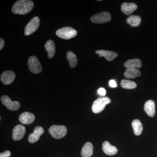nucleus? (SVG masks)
Wrapping results in <instances>:
<instances>
[{"label": "nucleus", "mask_w": 157, "mask_h": 157, "mask_svg": "<svg viewBox=\"0 0 157 157\" xmlns=\"http://www.w3.org/2000/svg\"><path fill=\"white\" fill-rule=\"evenodd\" d=\"M67 127L63 125H54L50 127L48 132L53 138L56 139H61L66 136L67 133Z\"/></svg>", "instance_id": "nucleus-3"}, {"label": "nucleus", "mask_w": 157, "mask_h": 157, "mask_svg": "<svg viewBox=\"0 0 157 157\" xmlns=\"http://www.w3.org/2000/svg\"><path fill=\"white\" fill-rule=\"evenodd\" d=\"M44 130L42 127L36 126L34 129V132L29 135L28 140L31 143L37 142L39 140L40 136L44 133Z\"/></svg>", "instance_id": "nucleus-10"}, {"label": "nucleus", "mask_w": 157, "mask_h": 157, "mask_svg": "<svg viewBox=\"0 0 157 157\" xmlns=\"http://www.w3.org/2000/svg\"><path fill=\"white\" fill-rule=\"evenodd\" d=\"M35 120V115L33 113L28 112L23 113L19 116L20 122L25 124H32Z\"/></svg>", "instance_id": "nucleus-13"}, {"label": "nucleus", "mask_w": 157, "mask_h": 157, "mask_svg": "<svg viewBox=\"0 0 157 157\" xmlns=\"http://www.w3.org/2000/svg\"><path fill=\"white\" fill-rule=\"evenodd\" d=\"M137 6L136 4L134 3H123L121 6V10L123 13L126 15H130L134 11L137 10Z\"/></svg>", "instance_id": "nucleus-14"}, {"label": "nucleus", "mask_w": 157, "mask_h": 157, "mask_svg": "<svg viewBox=\"0 0 157 157\" xmlns=\"http://www.w3.org/2000/svg\"><path fill=\"white\" fill-rule=\"evenodd\" d=\"M11 155V152L9 151H6L4 152L1 153L0 157H9Z\"/></svg>", "instance_id": "nucleus-26"}, {"label": "nucleus", "mask_w": 157, "mask_h": 157, "mask_svg": "<svg viewBox=\"0 0 157 157\" xmlns=\"http://www.w3.org/2000/svg\"><path fill=\"white\" fill-rule=\"evenodd\" d=\"M67 58L69 61L70 67L71 68H75L77 64V59L76 55L73 52L69 51L67 53Z\"/></svg>", "instance_id": "nucleus-23"}, {"label": "nucleus", "mask_w": 157, "mask_h": 157, "mask_svg": "<svg viewBox=\"0 0 157 157\" xmlns=\"http://www.w3.org/2000/svg\"><path fill=\"white\" fill-rule=\"evenodd\" d=\"M102 149L104 152L108 155H113L117 153V149L113 146L108 141H105L102 144Z\"/></svg>", "instance_id": "nucleus-15"}, {"label": "nucleus", "mask_w": 157, "mask_h": 157, "mask_svg": "<svg viewBox=\"0 0 157 157\" xmlns=\"http://www.w3.org/2000/svg\"><path fill=\"white\" fill-rule=\"evenodd\" d=\"M25 127L22 125H17L13 129L12 138L16 141L21 140L25 135Z\"/></svg>", "instance_id": "nucleus-9"}, {"label": "nucleus", "mask_w": 157, "mask_h": 157, "mask_svg": "<svg viewBox=\"0 0 157 157\" xmlns=\"http://www.w3.org/2000/svg\"><path fill=\"white\" fill-rule=\"evenodd\" d=\"M109 86L112 88H115L117 87V84L116 82L114 79H111L109 81Z\"/></svg>", "instance_id": "nucleus-27"}, {"label": "nucleus", "mask_w": 157, "mask_h": 157, "mask_svg": "<svg viewBox=\"0 0 157 157\" xmlns=\"http://www.w3.org/2000/svg\"><path fill=\"white\" fill-rule=\"evenodd\" d=\"M111 102L110 98L107 97H101L94 101L92 107L93 112L98 113L103 111L107 104Z\"/></svg>", "instance_id": "nucleus-2"}, {"label": "nucleus", "mask_w": 157, "mask_h": 157, "mask_svg": "<svg viewBox=\"0 0 157 157\" xmlns=\"http://www.w3.org/2000/svg\"><path fill=\"white\" fill-rule=\"evenodd\" d=\"M93 145L90 142L85 144L82 149L81 155L82 157H90L92 155L93 153Z\"/></svg>", "instance_id": "nucleus-17"}, {"label": "nucleus", "mask_w": 157, "mask_h": 157, "mask_svg": "<svg viewBox=\"0 0 157 157\" xmlns=\"http://www.w3.org/2000/svg\"><path fill=\"white\" fill-rule=\"evenodd\" d=\"M1 100L2 104L10 110L15 111L19 109L20 107V104L18 101H11L8 96H3Z\"/></svg>", "instance_id": "nucleus-8"}, {"label": "nucleus", "mask_w": 157, "mask_h": 157, "mask_svg": "<svg viewBox=\"0 0 157 157\" xmlns=\"http://www.w3.org/2000/svg\"><path fill=\"white\" fill-rule=\"evenodd\" d=\"M144 110L149 116L150 117H154L155 113L154 101L152 100H148L144 104Z\"/></svg>", "instance_id": "nucleus-16"}, {"label": "nucleus", "mask_w": 157, "mask_h": 157, "mask_svg": "<svg viewBox=\"0 0 157 157\" xmlns=\"http://www.w3.org/2000/svg\"><path fill=\"white\" fill-rule=\"evenodd\" d=\"M132 127L134 134L136 135H140L143 131V125L139 120L135 119L132 122Z\"/></svg>", "instance_id": "nucleus-21"}, {"label": "nucleus", "mask_w": 157, "mask_h": 157, "mask_svg": "<svg viewBox=\"0 0 157 157\" xmlns=\"http://www.w3.org/2000/svg\"><path fill=\"white\" fill-rule=\"evenodd\" d=\"M127 22L132 27L138 26L141 22V18L138 15H132L127 18Z\"/></svg>", "instance_id": "nucleus-22"}, {"label": "nucleus", "mask_w": 157, "mask_h": 157, "mask_svg": "<svg viewBox=\"0 0 157 157\" xmlns=\"http://www.w3.org/2000/svg\"><path fill=\"white\" fill-rule=\"evenodd\" d=\"M127 68H140L142 67V63L140 59H134L128 60L124 64Z\"/></svg>", "instance_id": "nucleus-20"}, {"label": "nucleus", "mask_w": 157, "mask_h": 157, "mask_svg": "<svg viewBox=\"0 0 157 157\" xmlns=\"http://www.w3.org/2000/svg\"><path fill=\"white\" fill-rule=\"evenodd\" d=\"M111 19V14L107 11H104L92 16L90 20L96 24H103L109 22Z\"/></svg>", "instance_id": "nucleus-5"}, {"label": "nucleus", "mask_w": 157, "mask_h": 157, "mask_svg": "<svg viewBox=\"0 0 157 157\" xmlns=\"http://www.w3.org/2000/svg\"><path fill=\"white\" fill-rule=\"evenodd\" d=\"M98 94L101 96L106 95V91L104 88H100L98 90Z\"/></svg>", "instance_id": "nucleus-25"}, {"label": "nucleus", "mask_w": 157, "mask_h": 157, "mask_svg": "<svg viewBox=\"0 0 157 157\" xmlns=\"http://www.w3.org/2000/svg\"><path fill=\"white\" fill-rule=\"evenodd\" d=\"M4 45H5V42L3 39H0V49L2 50V48L4 47Z\"/></svg>", "instance_id": "nucleus-28"}, {"label": "nucleus", "mask_w": 157, "mask_h": 157, "mask_svg": "<svg viewBox=\"0 0 157 157\" xmlns=\"http://www.w3.org/2000/svg\"><path fill=\"white\" fill-rule=\"evenodd\" d=\"M95 52L100 57H104L108 61H112L118 56L117 53L111 51L98 50L96 51Z\"/></svg>", "instance_id": "nucleus-12"}, {"label": "nucleus", "mask_w": 157, "mask_h": 157, "mask_svg": "<svg viewBox=\"0 0 157 157\" xmlns=\"http://www.w3.org/2000/svg\"><path fill=\"white\" fill-rule=\"evenodd\" d=\"M45 50L48 52V56L49 59H52L55 54L56 46L54 42L52 40H49L46 42L45 45Z\"/></svg>", "instance_id": "nucleus-18"}, {"label": "nucleus", "mask_w": 157, "mask_h": 157, "mask_svg": "<svg viewBox=\"0 0 157 157\" xmlns=\"http://www.w3.org/2000/svg\"><path fill=\"white\" fill-rule=\"evenodd\" d=\"M34 5V3L29 0L17 1L12 7V12L21 15L28 14L33 9Z\"/></svg>", "instance_id": "nucleus-1"}, {"label": "nucleus", "mask_w": 157, "mask_h": 157, "mask_svg": "<svg viewBox=\"0 0 157 157\" xmlns=\"http://www.w3.org/2000/svg\"><path fill=\"white\" fill-rule=\"evenodd\" d=\"M56 34L58 37L62 39H70L76 36L77 32L70 27H65L57 30Z\"/></svg>", "instance_id": "nucleus-4"}, {"label": "nucleus", "mask_w": 157, "mask_h": 157, "mask_svg": "<svg viewBox=\"0 0 157 157\" xmlns=\"http://www.w3.org/2000/svg\"><path fill=\"white\" fill-rule=\"evenodd\" d=\"M40 21L38 17H35L28 23L25 29V35L28 36L36 31L40 25Z\"/></svg>", "instance_id": "nucleus-7"}, {"label": "nucleus", "mask_w": 157, "mask_h": 157, "mask_svg": "<svg viewBox=\"0 0 157 157\" xmlns=\"http://www.w3.org/2000/svg\"><path fill=\"white\" fill-rule=\"evenodd\" d=\"M15 78V74L14 72L8 70L2 73L1 76V79L2 82L6 85L11 84Z\"/></svg>", "instance_id": "nucleus-11"}, {"label": "nucleus", "mask_w": 157, "mask_h": 157, "mask_svg": "<svg viewBox=\"0 0 157 157\" xmlns=\"http://www.w3.org/2000/svg\"><path fill=\"white\" fill-rule=\"evenodd\" d=\"M28 65L29 70L33 73H38L42 72V66L36 57H30L28 61Z\"/></svg>", "instance_id": "nucleus-6"}, {"label": "nucleus", "mask_w": 157, "mask_h": 157, "mask_svg": "<svg viewBox=\"0 0 157 157\" xmlns=\"http://www.w3.org/2000/svg\"><path fill=\"white\" fill-rule=\"evenodd\" d=\"M141 75L140 71L135 68H126L125 72L124 73V76L126 78H133L139 77Z\"/></svg>", "instance_id": "nucleus-19"}, {"label": "nucleus", "mask_w": 157, "mask_h": 157, "mask_svg": "<svg viewBox=\"0 0 157 157\" xmlns=\"http://www.w3.org/2000/svg\"><path fill=\"white\" fill-rule=\"evenodd\" d=\"M121 86L125 89H133L137 87V84L135 82L127 79H123L121 82Z\"/></svg>", "instance_id": "nucleus-24"}]
</instances>
